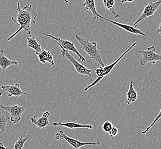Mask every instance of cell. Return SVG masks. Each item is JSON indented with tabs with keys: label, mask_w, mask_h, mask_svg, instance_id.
Segmentation results:
<instances>
[{
	"label": "cell",
	"mask_w": 161,
	"mask_h": 149,
	"mask_svg": "<svg viewBox=\"0 0 161 149\" xmlns=\"http://www.w3.org/2000/svg\"><path fill=\"white\" fill-rule=\"evenodd\" d=\"M17 10L18 13L12 17V20L19 28L7 39L8 41L13 39L21 30H24V32L31 36V29L32 26L35 25L36 19L38 16V13L32 9V3L21 8L20 3L19 2L17 3Z\"/></svg>",
	"instance_id": "1"
},
{
	"label": "cell",
	"mask_w": 161,
	"mask_h": 149,
	"mask_svg": "<svg viewBox=\"0 0 161 149\" xmlns=\"http://www.w3.org/2000/svg\"><path fill=\"white\" fill-rule=\"evenodd\" d=\"M75 38L79 43L81 49L88 55V58L94 60L102 67L105 66L101 58L100 51L97 48V41L90 42L88 39L78 36L77 35H75Z\"/></svg>",
	"instance_id": "2"
},
{
	"label": "cell",
	"mask_w": 161,
	"mask_h": 149,
	"mask_svg": "<svg viewBox=\"0 0 161 149\" xmlns=\"http://www.w3.org/2000/svg\"><path fill=\"white\" fill-rule=\"evenodd\" d=\"M136 45V42H134L132 45L130 46V48L127 49L124 53H123L120 56L119 58H117L116 60L112 64H111L110 65H107V66H104V67H100V68L96 69L95 73L97 76V78L96 79V80H95V81H93V83H92L89 86H88L87 87L84 89V91H88L90 88L94 86H95L96 84H97L103 78L106 76L107 75L110 74V73L113 71L114 68L115 67V66L117 64V63L125 56L126 54H127L128 52H130L131 50V49L133 48L134 47H135Z\"/></svg>",
	"instance_id": "3"
},
{
	"label": "cell",
	"mask_w": 161,
	"mask_h": 149,
	"mask_svg": "<svg viewBox=\"0 0 161 149\" xmlns=\"http://www.w3.org/2000/svg\"><path fill=\"white\" fill-rule=\"evenodd\" d=\"M156 48L154 46L148 47L146 50H138L136 52L142 55L139 58V63L141 65H145L148 63L155 64L156 62L161 61V55L155 52Z\"/></svg>",
	"instance_id": "4"
},
{
	"label": "cell",
	"mask_w": 161,
	"mask_h": 149,
	"mask_svg": "<svg viewBox=\"0 0 161 149\" xmlns=\"http://www.w3.org/2000/svg\"><path fill=\"white\" fill-rule=\"evenodd\" d=\"M42 35L46 36V37H49L57 41V42H58V46H60V47L61 48V51H68L74 52L76 55L78 56V57H79L78 60L80 61L81 63L86 61L85 58L81 55L80 53L79 52V51L77 50V49L76 48V47H75L73 42H71L70 41H68V40L61 39L60 37H56L52 36L51 35L47 34L46 33H43Z\"/></svg>",
	"instance_id": "5"
},
{
	"label": "cell",
	"mask_w": 161,
	"mask_h": 149,
	"mask_svg": "<svg viewBox=\"0 0 161 149\" xmlns=\"http://www.w3.org/2000/svg\"><path fill=\"white\" fill-rule=\"evenodd\" d=\"M55 138L56 140H63L65 141L68 143L74 149H78L80 148L81 147L88 145H100V142L99 140L97 142H83L79 140H75L69 136H67L63 130H60L56 134Z\"/></svg>",
	"instance_id": "6"
},
{
	"label": "cell",
	"mask_w": 161,
	"mask_h": 149,
	"mask_svg": "<svg viewBox=\"0 0 161 149\" xmlns=\"http://www.w3.org/2000/svg\"><path fill=\"white\" fill-rule=\"evenodd\" d=\"M0 108L9 113L10 115V120L15 124L21 120V115L26 110L25 107L21 106L17 103L13 104L10 106L0 105Z\"/></svg>",
	"instance_id": "7"
},
{
	"label": "cell",
	"mask_w": 161,
	"mask_h": 149,
	"mask_svg": "<svg viewBox=\"0 0 161 149\" xmlns=\"http://www.w3.org/2000/svg\"><path fill=\"white\" fill-rule=\"evenodd\" d=\"M61 52L62 56L68 58V60L71 62L72 65H74L76 71L79 74H81L82 76L87 75L92 76V71L78 62L73 56L69 53L68 51H61Z\"/></svg>",
	"instance_id": "8"
},
{
	"label": "cell",
	"mask_w": 161,
	"mask_h": 149,
	"mask_svg": "<svg viewBox=\"0 0 161 149\" xmlns=\"http://www.w3.org/2000/svg\"><path fill=\"white\" fill-rule=\"evenodd\" d=\"M161 0H158L157 1L155 2H150L148 3V5L145 7L143 9V12L142 14L139 16L138 19L134 23V26L137 25L138 23L142 21L143 20L148 18V17L152 16L155 12L158 9V8L161 5Z\"/></svg>",
	"instance_id": "9"
},
{
	"label": "cell",
	"mask_w": 161,
	"mask_h": 149,
	"mask_svg": "<svg viewBox=\"0 0 161 149\" xmlns=\"http://www.w3.org/2000/svg\"><path fill=\"white\" fill-rule=\"evenodd\" d=\"M51 115V113L49 111H45L42 114V116L40 118L35 115L30 118L31 122L37 127L40 129L44 128L45 127L51 125V122L49 120V117Z\"/></svg>",
	"instance_id": "10"
},
{
	"label": "cell",
	"mask_w": 161,
	"mask_h": 149,
	"mask_svg": "<svg viewBox=\"0 0 161 149\" xmlns=\"http://www.w3.org/2000/svg\"><path fill=\"white\" fill-rule=\"evenodd\" d=\"M101 19H104L105 21H107L113 24H114V25H115L116 26H119V28L124 29L125 30H126V31L128 32L134 34V35H141V36H145V37H147V35L146 33L143 32L140 29L136 28V27H134V26H131V25H127V24H122V23H118L116 21H113V20L108 19L105 18V17H104L103 16L102 17Z\"/></svg>",
	"instance_id": "11"
},
{
	"label": "cell",
	"mask_w": 161,
	"mask_h": 149,
	"mask_svg": "<svg viewBox=\"0 0 161 149\" xmlns=\"http://www.w3.org/2000/svg\"><path fill=\"white\" fill-rule=\"evenodd\" d=\"M1 89L8 92V97H19L26 95L25 92L21 90L20 84L19 83H16L10 86H2Z\"/></svg>",
	"instance_id": "12"
},
{
	"label": "cell",
	"mask_w": 161,
	"mask_h": 149,
	"mask_svg": "<svg viewBox=\"0 0 161 149\" xmlns=\"http://www.w3.org/2000/svg\"><path fill=\"white\" fill-rule=\"evenodd\" d=\"M51 125L52 126H63L67 127L70 129H87L92 130L93 127L91 124H81L79 123H75L73 122H53L51 123Z\"/></svg>",
	"instance_id": "13"
},
{
	"label": "cell",
	"mask_w": 161,
	"mask_h": 149,
	"mask_svg": "<svg viewBox=\"0 0 161 149\" xmlns=\"http://www.w3.org/2000/svg\"><path fill=\"white\" fill-rule=\"evenodd\" d=\"M35 53L38 57L39 62H41L42 64L48 63L51 64V67H53L55 65V62H54L53 56L52 55L51 53L48 51H46L44 49H42L41 52Z\"/></svg>",
	"instance_id": "14"
},
{
	"label": "cell",
	"mask_w": 161,
	"mask_h": 149,
	"mask_svg": "<svg viewBox=\"0 0 161 149\" xmlns=\"http://www.w3.org/2000/svg\"><path fill=\"white\" fill-rule=\"evenodd\" d=\"M19 63L16 60H11L4 55V50L0 49V67L2 70H5L11 65L17 66Z\"/></svg>",
	"instance_id": "15"
},
{
	"label": "cell",
	"mask_w": 161,
	"mask_h": 149,
	"mask_svg": "<svg viewBox=\"0 0 161 149\" xmlns=\"http://www.w3.org/2000/svg\"><path fill=\"white\" fill-rule=\"evenodd\" d=\"M83 7L86 9L90 11L93 15V19H92V22L94 21L97 19H101L102 16L100 15L97 12L95 0H85L84 3L83 4Z\"/></svg>",
	"instance_id": "16"
},
{
	"label": "cell",
	"mask_w": 161,
	"mask_h": 149,
	"mask_svg": "<svg viewBox=\"0 0 161 149\" xmlns=\"http://www.w3.org/2000/svg\"><path fill=\"white\" fill-rule=\"evenodd\" d=\"M138 99V93L133 86V81H131L129 85V90L126 95V100L125 103L127 105H130L132 103L136 102Z\"/></svg>",
	"instance_id": "17"
},
{
	"label": "cell",
	"mask_w": 161,
	"mask_h": 149,
	"mask_svg": "<svg viewBox=\"0 0 161 149\" xmlns=\"http://www.w3.org/2000/svg\"><path fill=\"white\" fill-rule=\"evenodd\" d=\"M26 40H27V46L29 48L33 49L35 51V53H38L42 51V48L41 47V45L38 43L35 37L33 36L28 37H26Z\"/></svg>",
	"instance_id": "18"
},
{
	"label": "cell",
	"mask_w": 161,
	"mask_h": 149,
	"mask_svg": "<svg viewBox=\"0 0 161 149\" xmlns=\"http://www.w3.org/2000/svg\"><path fill=\"white\" fill-rule=\"evenodd\" d=\"M104 7L108 11L112 13L114 16L115 19L119 17V14L116 12L115 9V0H103Z\"/></svg>",
	"instance_id": "19"
},
{
	"label": "cell",
	"mask_w": 161,
	"mask_h": 149,
	"mask_svg": "<svg viewBox=\"0 0 161 149\" xmlns=\"http://www.w3.org/2000/svg\"><path fill=\"white\" fill-rule=\"evenodd\" d=\"M10 117L3 110L0 111V131L3 133L7 129V124Z\"/></svg>",
	"instance_id": "20"
},
{
	"label": "cell",
	"mask_w": 161,
	"mask_h": 149,
	"mask_svg": "<svg viewBox=\"0 0 161 149\" xmlns=\"http://www.w3.org/2000/svg\"><path fill=\"white\" fill-rule=\"evenodd\" d=\"M27 140H28V138H23V136H21L15 143V144L14 145V149H23L24 145Z\"/></svg>",
	"instance_id": "21"
},
{
	"label": "cell",
	"mask_w": 161,
	"mask_h": 149,
	"mask_svg": "<svg viewBox=\"0 0 161 149\" xmlns=\"http://www.w3.org/2000/svg\"><path fill=\"white\" fill-rule=\"evenodd\" d=\"M161 118V110L159 111V113H158V115H157V117H155V118L154 120V121L152 122V124L149 126L147 127L145 130H143V131H142V134L143 135H145L146 134V133L148 132L149 130H150L151 129H152V127L154 125L155 123H157V122H158V120L160 119V118Z\"/></svg>",
	"instance_id": "22"
},
{
	"label": "cell",
	"mask_w": 161,
	"mask_h": 149,
	"mask_svg": "<svg viewBox=\"0 0 161 149\" xmlns=\"http://www.w3.org/2000/svg\"><path fill=\"white\" fill-rule=\"evenodd\" d=\"M113 127V123L110 121H106L104 123H103V126H102V130L105 133H108L110 132V130L112 129Z\"/></svg>",
	"instance_id": "23"
},
{
	"label": "cell",
	"mask_w": 161,
	"mask_h": 149,
	"mask_svg": "<svg viewBox=\"0 0 161 149\" xmlns=\"http://www.w3.org/2000/svg\"><path fill=\"white\" fill-rule=\"evenodd\" d=\"M109 134H110V138L111 139H113L114 136H116L118 134V129H117V127H116L113 126L112 129L110 130V132H109Z\"/></svg>",
	"instance_id": "24"
},
{
	"label": "cell",
	"mask_w": 161,
	"mask_h": 149,
	"mask_svg": "<svg viewBox=\"0 0 161 149\" xmlns=\"http://www.w3.org/2000/svg\"><path fill=\"white\" fill-rule=\"evenodd\" d=\"M135 0H121V3H132Z\"/></svg>",
	"instance_id": "25"
},
{
	"label": "cell",
	"mask_w": 161,
	"mask_h": 149,
	"mask_svg": "<svg viewBox=\"0 0 161 149\" xmlns=\"http://www.w3.org/2000/svg\"><path fill=\"white\" fill-rule=\"evenodd\" d=\"M157 32L158 33V34H159L161 36V24H160V25L159 26V28L157 29Z\"/></svg>",
	"instance_id": "26"
},
{
	"label": "cell",
	"mask_w": 161,
	"mask_h": 149,
	"mask_svg": "<svg viewBox=\"0 0 161 149\" xmlns=\"http://www.w3.org/2000/svg\"><path fill=\"white\" fill-rule=\"evenodd\" d=\"M0 149H8L7 147H5L3 143L2 142H0Z\"/></svg>",
	"instance_id": "27"
},
{
	"label": "cell",
	"mask_w": 161,
	"mask_h": 149,
	"mask_svg": "<svg viewBox=\"0 0 161 149\" xmlns=\"http://www.w3.org/2000/svg\"><path fill=\"white\" fill-rule=\"evenodd\" d=\"M69 0H64L65 3H66V4L69 3Z\"/></svg>",
	"instance_id": "28"
},
{
	"label": "cell",
	"mask_w": 161,
	"mask_h": 149,
	"mask_svg": "<svg viewBox=\"0 0 161 149\" xmlns=\"http://www.w3.org/2000/svg\"><path fill=\"white\" fill-rule=\"evenodd\" d=\"M4 26H7V25H0V28L1 27H4Z\"/></svg>",
	"instance_id": "29"
},
{
	"label": "cell",
	"mask_w": 161,
	"mask_h": 149,
	"mask_svg": "<svg viewBox=\"0 0 161 149\" xmlns=\"http://www.w3.org/2000/svg\"><path fill=\"white\" fill-rule=\"evenodd\" d=\"M2 95H3V93L1 92H0V97H1V96H2Z\"/></svg>",
	"instance_id": "30"
}]
</instances>
